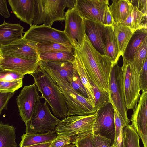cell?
<instances>
[{
    "instance_id": "cell-45",
    "label": "cell",
    "mask_w": 147,
    "mask_h": 147,
    "mask_svg": "<svg viewBox=\"0 0 147 147\" xmlns=\"http://www.w3.org/2000/svg\"><path fill=\"white\" fill-rule=\"evenodd\" d=\"M0 14L6 18L10 16L6 0H0Z\"/></svg>"
},
{
    "instance_id": "cell-33",
    "label": "cell",
    "mask_w": 147,
    "mask_h": 147,
    "mask_svg": "<svg viewBox=\"0 0 147 147\" xmlns=\"http://www.w3.org/2000/svg\"><path fill=\"white\" fill-rule=\"evenodd\" d=\"M91 83L95 99V109L96 112L102 107L111 103L112 100L110 95L102 92L91 81Z\"/></svg>"
},
{
    "instance_id": "cell-1",
    "label": "cell",
    "mask_w": 147,
    "mask_h": 147,
    "mask_svg": "<svg viewBox=\"0 0 147 147\" xmlns=\"http://www.w3.org/2000/svg\"><path fill=\"white\" fill-rule=\"evenodd\" d=\"M74 49L90 80L101 92L110 95L111 75L114 66L111 60L94 49L86 34L82 46L79 50Z\"/></svg>"
},
{
    "instance_id": "cell-36",
    "label": "cell",
    "mask_w": 147,
    "mask_h": 147,
    "mask_svg": "<svg viewBox=\"0 0 147 147\" xmlns=\"http://www.w3.org/2000/svg\"><path fill=\"white\" fill-rule=\"evenodd\" d=\"M68 82L74 90L79 92L86 98H88L85 89L75 68L74 73Z\"/></svg>"
},
{
    "instance_id": "cell-21",
    "label": "cell",
    "mask_w": 147,
    "mask_h": 147,
    "mask_svg": "<svg viewBox=\"0 0 147 147\" xmlns=\"http://www.w3.org/2000/svg\"><path fill=\"white\" fill-rule=\"evenodd\" d=\"M132 7L130 0H113L109 9L115 24L124 22L130 15Z\"/></svg>"
},
{
    "instance_id": "cell-39",
    "label": "cell",
    "mask_w": 147,
    "mask_h": 147,
    "mask_svg": "<svg viewBox=\"0 0 147 147\" xmlns=\"http://www.w3.org/2000/svg\"><path fill=\"white\" fill-rule=\"evenodd\" d=\"M139 80L140 90L142 92L147 91V57L144 61L140 73Z\"/></svg>"
},
{
    "instance_id": "cell-32",
    "label": "cell",
    "mask_w": 147,
    "mask_h": 147,
    "mask_svg": "<svg viewBox=\"0 0 147 147\" xmlns=\"http://www.w3.org/2000/svg\"><path fill=\"white\" fill-rule=\"evenodd\" d=\"M111 103L114 111L115 136L113 146L115 147L119 145L122 131L127 125L121 117L112 100Z\"/></svg>"
},
{
    "instance_id": "cell-30",
    "label": "cell",
    "mask_w": 147,
    "mask_h": 147,
    "mask_svg": "<svg viewBox=\"0 0 147 147\" xmlns=\"http://www.w3.org/2000/svg\"><path fill=\"white\" fill-rule=\"evenodd\" d=\"M123 147H140V137L131 125H126L121 132Z\"/></svg>"
},
{
    "instance_id": "cell-9",
    "label": "cell",
    "mask_w": 147,
    "mask_h": 147,
    "mask_svg": "<svg viewBox=\"0 0 147 147\" xmlns=\"http://www.w3.org/2000/svg\"><path fill=\"white\" fill-rule=\"evenodd\" d=\"M65 14L64 32L73 48L79 50L83 44L85 34L84 19L75 8L68 9Z\"/></svg>"
},
{
    "instance_id": "cell-2",
    "label": "cell",
    "mask_w": 147,
    "mask_h": 147,
    "mask_svg": "<svg viewBox=\"0 0 147 147\" xmlns=\"http://www.w3.org/2000/svg\"><path fill=\"white\" fill-rule=\"evenodd\" d=\"M34 84L44 98L57 117L64 119L67 117L68 109L65 99L55 81L39 65L34 73Z\"/></svg>"
},
{
    "instance_id": "cell-38",
    "label": "cell",
    "mask_w": 147,
    "mask_h": 147,
    "mask_svg": "<svg viewBox=\"0 0 147 147\" xmlns=\"http://www.w3.org/2000/svg\"><path fill=\"white\" fill-rule=\"evenodd\" d=\"M24 76L15 72L3 69L0 67V81H12L23 79Z\"/></svg>"
},
{
    "instance_id": "cell-25",
    "label": "cell",
    "mask_w": 147,
    "mask_h": 147,
    "mask_svg": "<svg viewBox=\"0 0 147 147\" xmlns=\"http://www.w3.org/2000/svg\"><path fill=\"white\" fill-rule=\"evenodd\" d=\"M113 26L121 56L123 55L134 32L128 27L121 24H115Z\"/></svg>"
},
{
    "instance_id": "cell-44",
    "label": "cell",
    "mask_w": 147,
    "mask_h": 147,
    "mask_svg": "<svg viewBox=\"0 0 147 147\" xmlns=\"http://www.w3.org/2000/svg\"><path fill=\"white\" fill-rule=\"evenodd\" d=\"M102 24L105 26H113L115 24L113 18L109 9V6L106 7Z\"/></svg>"
},
{
    "instance_id": "cell-15",
    "label": "cell",
    "mask_w": 147,
    "mask_h": 147,
    "mask_svg": "<svg viewBox=\"0 0 147 147\" xmlns=\"http://www.w3.org/2000/svg\"><path fill=\"white\" fill-rule=\"evenodd\" d=\"M2 54L0 67L24 76L34 73L39 67L38 61L28 60Z\"/></svg>"
},
{
    "instance_id": "cell-46",
    "label": "cell",
    "mask_w": 147,
    "mask_h": 147,
    "mask_svg": "<svg viewBox=\"0 0 147 147\" xmlns=\"http://www.w3.org/2000/svg\"><path fill=\"white\" fill-rule=\"evenodd\" d=\"M51 142L33 145L23 147H49Z\"/></svg>"
},
{
    "instance_id": "cell-26",
    "label": "cell",
    "mask_w": 147,
    "mask_h": 147,
    "mask_svg": "<svg viewBox=\"0 0 147 147\" xmlns=\"http://www.w3.org/2000/svg\"><path fill=\"white\" fill-rule=\"evenodd\" d=\"M147 16L132 5L130 15L124 22L120 24L128 27L134 32L138 30L147 29Z\"/></svg>"
},
{
    "instance_id": "cell-49",
    "label": "cell",
    "mask_w": 147,
    "mask_h": 147,
    "mask_svg": "<svg viewBox=\"0 0 147 147\" xmlns=\"http://www.w3.org/2000/svg\"><path fill=\"white\" fill-rule=\"evenodd\" d=\"M113 147H119V145L118 146H115V147L113 146Z\"/></svg>"
},
{
    "instance_id": "cell-47",
    "label": "cell",
    "mask_w": 147,
    "mask_h": 147,
    "mask_svg": "<svg viewBox=\"0 0 147 147\" xmlns=\"http://www.w3.org/2000/svg\"><path fill=\"white\" fill-rule=\"evenodd\" d=\"M76 145L75 144L71 143L70 144H67L61 147H75Z\"/></svg>"
},
{
    "instance_id": "cell-8",
    "label": "cell",
    "mask_w": 147,
    "mask_h": 147,
    "mask_svg": "<svg viewBox=\"0 0 147 147\" xmlns=\"http://www.w3.org/2000/svg\"><path fill=\"white\" fill-rule=\"evenodd\" d=\"M22 38L36 44L53 42L72 46L64 31L44 24L32 25L24 32Z\"/></svg>"
},
{
    "instance_id": "cell-29",
    "label": "cell",
    "mask_w": 147,
    "mask_h": 147,
    "mask_svg": "<svg viewBox=\"0 0 147 147\" xmlns=\"http://www.w3.org/2000/svg\"><path fill=\"white\" fill-rule=\"evenodd\" d=\"M39 61L46 66L57 72L68 82L72 77L75 70L72 63L67 62H47Z\"/></svg>"
},
{
    "instance_id": "cell-31",
    "label": "cell",
    "mask_w": 147,
    "mask_h": 147,
    "mask_svg": "<svg viewBox=\"0 0 147 147\" xmlns=\"http://www.w3.org/2000/svg\"><path fill=\"white\" fill-rule=\"evenodd\" d=\"M36 45L39 54L46 53L73 51V48L71 46L56 42L39 43Z\"/></svg>"
},
{
    "instance_id": "cell-10",
    "label": "cell",
    "mask_w": 147,
    "mask_h": 147,
    "mask_svg": "<svg viewBox=\"0 0 147 147\" xmlns=\"http://www.w3.org/2000/svg\"><path fill=\"white\" fill-rule=\"evenodd\" d=\"M35 84L24 86L16 100L19 115L26 125L31 119L40 100Z\"/></svg>"
},
{
    "instance_id": "cell-35",
    "label": "cell",
    "mask_w": 147,
    "mask_h": 147,
    "mask_svg": "<svg viewBox=\"0 0 147 147\" xmlns=\"http://www.w3.org/2000/svg\"><path fill=\"white\" fill-rule=\"evenodd\" d=\"M22 85L23 79H18L12 81H0V92H15L21 87Z\"/></svg>"
},
{
    "instance_id": "cell-42",
    "label": "cell",
    "mask_w": 147,
    "mask_h": 147,
    "mask_svg": "<svg viewBox=\"0 0 147 147\" xmlns=\"http://www.w3.org/2000/svg\"><path fill=\"white\" fill-rule=\"evenodd\" d=\"M14 94L15 92H0V115L2 110L4 109H6L9 100Z\"/></svg>"
},
{
    "instance_id": "cell-48",
    "label": "cell",
    "mask_w": 147,
    "mask_h": 147,
    "mask_svg": "<svg viewBox=\"0 0 147 147\" xmlns=\"http://www.w3.org/2000/svg\"><path fill=\"white\" fill-rule=\"evenodd\" d=\"M3 59V57L2 56V54L0 50V62Z\"/></svg>"
},
{
    "instance_id": "cell-18",
    "label": "cell",
    "mask_w": 147,
    "mask_h": 147,
    "mask_svg": "<svg viewBox=\"0 0 147 147\" xmlns=\"http://www.w3.org/2000/svg\"><path fill=\"white\" fill-rule=\"evenodd\" d=\"M12 11L21 21L31 26L34 18L35 0H9Z\"/></svg>"
},
{
    "instance_id": "cell-24",
    "label": "cell",
    "mask_w": 147,
    "mask_h": 147,
    "mask_svg": "<svg viewBox=\"0 0 147 147\" xmlns=\"http://www.w3.org/2000/svg\"><path fill=\"white\" fill-rule=\"evenodd\" d=\"M147 40V29L138 30L134 33L122 56L123 59L131 62L134 56L140 46Z\"/></svg>"
},
{
    "instance_id": "cell-4",
    "label": "cell",
    "mask_w": 147,
    "mask_h": 147,
    "mask_svg": "<svg viewBox=\"0 0 147 147\" xmlns=\"http://www.w3.org/2000/svg\"><path fill=\"white\" fill-rule=\"evenodd\" d=\"M123 62L122 67L117 65L121 94L127 109L133 110L140 95L139 74L132 61L129 62L123 59Z\"/></svg>"
},
{
    "instance_id": "cell-41",
    "label": "cell",
    "mask_w": 147,
    "mask_h": 147,
    "mask_svg": "<svg viewBox=\"0 0 147 147\" xmlns=\"http://www.w3.org/2000/svg\"><path fill=\"white\" fill-rule=\"evenodd\" d=\"M92 133L87 134L78 138L74 144L76 147H94L91 139Z\"/></svg>"
},
{
    "instance_id": "cell-37",
    "label": "cell",
    "mask_w": 147,
    "mask_h": 147,
    "mask_svg": "<svg viewBox=\"0 0 147 147\" xmlns=\"http://www.w3.org/2000/svg\"><path fill=\"white\" fill-rule=\"evenodd\" d=\"M91 139L94 147H113L112 140L105 136L92 133Z\"/></svg>"
},
{
    "instance_id": "cell-28",
    "label": "cell",
    "mask_w": 147,
    "mask_h": 147,
    "mask_svg": "<svg viewBox=\"0 0 147 147\" xmlns=\"http://www.w3.org/2000/svg\"><path fill=\"white\" fill-rule=\"evenodd\" d=\"M75 56L73 51H59L39 54V60L47 62H67L73 63Z\"/></svg>"
},
{
    "instance_id": "cell-7",
    "label": "cell",
    "mask_w": 147,
    "mask_h": 147,
    "mask_svg": "<svg viewBox=\"0 0 147 147\" xmlns=\"http://www.w3.org/2000/svg\"><path fill=\"white\" fill-rule=\"evenodd\" d=\"M60 121L52 114L47 102L42 103L40 100L31 119L26 125V134L51 131Z\"/></svg>"
},
{
    "instance_id": "cell-20",
    "label": "cell",
    "mask_w": 147,
    "mask_h": 147,
    "mask_svg": "<svg viewBox=\"0 0 147 147\" xmlns=\"http://www.w3.org/2000/svg\"><path fill=\"white\" fill-rule=\"evenodd\" d=\"M103 40L106 56L111 60L114 65L117 64L120 56L113 26H105Z\"/></svg>"
},
{
    "instance_id": "cell-11",
    "label": "cell",
    "mask_w": 147,
    "mask_h": 147,
    "mask_svg": "<svg viewBox=\"0 0 147 147\" xmlns=\"http://www.w3.org/2000/svg\"><path fill=\"white\" fill-rule=\"evenodd\" d=\"M96 112L97 118L92 133L110 138L113 143L115 136L114 111L112 104H107Z\"/></svg>"
},
{
    "instance_id": "cell-22",
    "label": "cell",
    "mask_w": 147,
    "mask_h": 147,
    "mask_svg": "<svg viewBox=\"0 0 147 147\" xmlns=\"http://www.w3.org/2000/svg\"><path fill=\"white\" fill-rule=\"evenodd\" d=\"M59 135L55 131L46 133L24 134L21 136V140L20 147L51 142L54 140Z\"/></svg>"
},
{
    "instance_id": "cell-40",
    "label": "cell",
    "mask_w": 147,
    "mask_h": 147,
    "mask_svg": "<svg viewBox=\"0 0 147 147\" xmlns=\"http://www.w3.org/2000/svg\"><path fill=\"white\" fill-rule=\"evenodd\" d=\"M71 143H72V141L70 137L59 134L57 138L51 142L49 147H61Z\"/></svg>"
},
{
    "instance_id": "cell-27",
    "label": "cell",
    "mask_w": 147,
    "mask_h": 147,
    "mask_svg": "<svg viewBox=\"0 0 147 147\" xmlns=\"http://www.w3.org/2000/svg\"><path fill=\"white\" fill-rule=\"evenodd\" d=\"M15 129L13 125L0 122V147H18L15 141Z\"/></svg>"
},
{
    "instance_id": "cell-19",
    "label": "cell",
    "mask_w": 147,
    "mask_h": 147,
    "mask_svg": "<svg viewBox=\"0 0 147 147\" xmlns=\"http://www.w3.org/2000/svg\"><path fill=\"white\" fill-rule=\"evenodd\" d=\"M24 28L20 24L7 23L4 20L0 24V46L8 45L21 39Z\"/></svg>"
},
{
    "instance_id": "cell-17",
    "label": "cell",
    "mask_w": 147,
    "mask_h": 147,
    "mask_svg": "<svg viewBox=\"0 0 147 147\" xmlns=\"http://www.w3.org/2000/svg\"><path fill=\"white\" fill-rule=\"evenodd\" d=\"M85 34L94 49L106 55L103 35L105 25L102 23L84 19Z\"/></svg>"
},
{
    "instance_id": "cell-6",
    "label": "cell",
    "mask_w": 147,
    "mask_h": 147,
    "mask_svg": "<svg viewBox=\"0 0 147 147\" xmlns=\"http://www.w3.org/2000/svg\"><path fill=\"white\" fill-rule=\"evenodd\" d=\"M97 116L96 112L88 115L67 117L60 121L55 127V131L59 134L70 137L74 144L78 138L92 133Z\"/></svg>"
},
{
    "instance_id": "cell-23",
    "label": "cell",
    "mask_w": 147,
    "mask_h": 147,
    "mask_svg": "<svg viewBox=\"0 0 147 147\" xmlns=\"http://www.w3.org/2000/svg\"><path fill=\"white\" fill-rule=\"evenodd\" d=\"M73 50L75 56V60L73 63L74 67L77 72L85 89L88 98L93 107L95 109V99L90 80L87 75L82 61L74 48Z\"/></svg>"
},
{
    "instance_id": "cell-16",
    "label": "cell",
    "mask_w": 147,
    "mask_h": 147,
    "mask_svg": "<svg viewBox=\"0 0 147 147\" xmlns=\"http://www.w3.org/2000/svg\"><path fill=\"white\" fill-rule=\"evenodd\" d=\"M117 64L114 65L111 73L110 81V95L111 100L126 125L130 120L127 116V110L123 100L120 89Z\"/></svg>"
},
{
    "instance_id": "cell-12",
    "label": "cell",
    "mask_w": 147,
    "mask_h": 147,
    "mask_svg": "<svg viewBox=\"0 0 147 147\" xmlns=\"http://www.w3.org/2000/svg\"><path fill=\"white\" fill-rule=\"evenodd\" d=\"M108 0H76L75 8L83 19L103 23Z\"/></svg>"
},
{
    "instance_id": "cell-14",
    "label": "cell",
    "mask_w": 147,
    "mask_h": 147,
    "mask_svg": "<svg viewBox=\"0 0 147 147\" xmlns=\"http://www.w3.org/2000/svg\"><path fill=\"white\" fill-rule=\"evenodd\" d=\"M138 103L133 110L130 121L143 143L147 147V91L142 92Z\"/></svg>"
},
{
    "instance_id": "cell-13",
    "label": "cell",
    "mask_w": 147,
    "mask_h": 147,
    "mask_svg": "<svg viewBox=\"0 0 147 147\" xmlns=\"http://www.w3.org/2000/svg\"><path fill=\"white\" fill-rule=\"evenodd\" d=\"M0 50L4 55L36 61L39 60L36 44L22 38L8 45L0 46Z\"/></svg>"
},
{
    "instance_id": "cell-3",
    "label": "cell",
    "mask_w": 147,
    "mask_h": 147,
    "mask_svg": "<svg viewBox=\"0 0 147 147\" xmlns=\"http://www.w3.org/2000/svg\"><path fill=\"white\" fill-rule=\"evenodd\" d=\"M39 65L55 81L63 95L68 109L67 117L74 115L84 116L95 113L96 111L88 98L74 90L69 83L57 72L43 64Z\"/></svg>"
},
{
    "instance_id": "cell-34",
    "label": "cell",
    "mask_w": 147,
    "mask_h": 147,
    "mask_svg": "<svg viewBox=\"0 0 147 147\" xmlns=\"http://www.w3.org/2000/svg\"><path fill=\"white\" fill-rule=\"evenodd\" d=\"M147 40L142 43L134 54L132 62L136 65L139 73L142 70L144 61L147 57Z\"/></svg>"
},
{
    "instance_id": "cell-43",
    "label": "cell",
    "mask_w": 147,
    "mask_h": 147,
    "mask_svg": "<svg viewBox=\"0 0 147 147\" xmlns=\"http://www.w3.org/2000/svg\"><path fill=\"white\" fill-rule=\"evenodd\" d=\"M132 5L136 7L144 16H147V0H130Z\"/></svg>"
},
{
    "instance_id": "cell-5",
    "label": "cell",
    "mask_w": 147,
    "mask_h": 147,
    "mask_svg": "<svg viewBox=\"0 0 147 147\" xmlns=\"http://www.w3.org/2000/svg\"><path fill=\"white\" fill-rule=\"evenodd\" d=\"M76 0H35L33 25L42 24L51 27L57 21L65 20V9L75 8Z\"/></svg>"
}]
</instances>
